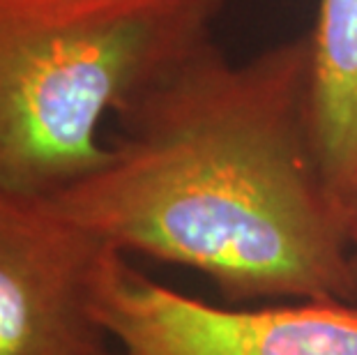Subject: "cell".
I'll return each instance as SVG.
<instances>
[{"instance_id":"cell-4","label":"cell","mask_w":357,"mask_h":355,"mask_svg":"<svg viewBox=\"0 0 357 355\" xmlns=\"http://www.w3.org/2000/svg\"><path fill=\"white\" fill-rule=\"evenodd\" d=\"M106 249L44 201L0 192V355H111L93 316Z\"/></svg>"},{"instance_id":"cell-6","label":"cell","mask_w":357,"mask_h":355,"mask_svg":"<svg viewBox=\"0 0 357 355\" xmlns=\"http://www.w3.org/2000/svg\"><path fill=\"white\" fill-rule=\"evenodd\" d=\"M351 245H353V261H355V273H357V219L351 231Z\"/></svg>"},{"instance_id":"cell-2","label":"cell","mask_w":357,"mask_h":355,"mask_svg":"<svg viewBox=\"0 0 357 355\" xmlns=\"http://www.w3.org/2000/svg\"><path fill=\"white\" fill-rule=\"evenodd\" d=\"M226 0H0V192L47 201L109 162L106 113L210 44Z\"/></svg>"},{"instance_id":"cell-3","label":"cell","mask_w":357,"mask_h":355,"mask_svg":"<svg viewBox=\"0 0 357 355\" xmlns=\"http://www.w3.org/2000/svg\"><path fill=\"white\" fill-rule=\"evenodd\" d=\"M93 316L116 355H357V305H210L153 282L113 247L95 275Z\"/></svg>"},{"instance_id":"cell-1","label":"cell","mask_w":357,"mask_h":355,"mask_svg":"<svg viewBox=\"0 0 357 355\" xmlns=\"http://www.w3.org/2000/svg\"><path fill=\"white\" fill-rule=\"evenodd\" d=\"M102 169L44 203L118 252L194 268L233 302L357 305L351 229L309 125V40L245 63L210 44L118 113Z\"/></svg>"},{"instance_id":"cell-5","label":"cell","mask_w":357,"mask_h":355,"mask_svg":"<svg viewBox=\"0 0 357 355\" xmlns=\"http://www.w3.org/2000/svg\"><path fill=\"white\" fill-rule=\"evenodd\" d=\"M309 40V125L325 190L357 219V0H318Z\"/></svg>"}]
</instances>
